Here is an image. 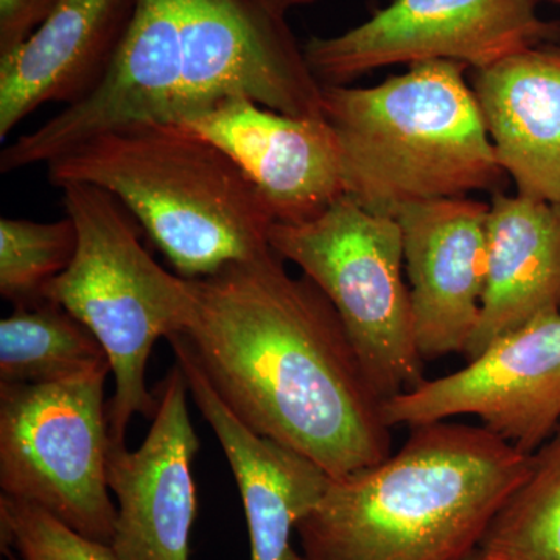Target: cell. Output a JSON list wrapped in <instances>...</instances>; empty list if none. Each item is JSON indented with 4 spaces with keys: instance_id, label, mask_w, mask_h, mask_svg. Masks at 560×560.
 Segmentation results:
<instances>
[{
    "instance_id": "cell-1",
    "label": "cell",
    "mask_w": 560,
    "mask_h": 560,
    "mask_svg": "<svg viewBox=\"0 0 560 560\" xmlns=\"http://www.w3.org/2000/svg\"><path fill=\"white\" fill-rule=\"evenodd\" d=\"M190 280L197 313L184 338L246 427L331 478L388 458L382 397L334 305L307 276L293 278L268 249Z\"/></svg>"
},
{
    "instance_id": "cell-2",
    "label": "cell",
    "mask_w": 560,
    "mask_h": 560,
    "mask_svg": "<svg viewBox=\"0 0 560 560\" xmlns=\"http://www.w3.org/2000/svg\"><path fill=\"white\" fill-rule=\"evenodd\" d=\"M320 0H136L108 77L0 154V172L51 160L98 132L179 121L226 98L324 117L323 86L291 31V11Z\"/></svg>"
},
{
    "instance_id": "cell-3",
    "label": "cell",
    "mask_w": 560,
    "mask_h": 560,
    "mask_svg": "<svg viewBox=\"0 0 560 560\" xmlns=\"http://www.w3.org/2000/svg\"><path fill=\"white\" fill-rule=\"evenodd\" d=\"M530 456L485 427L411 429L388 458L331 478L298 525L302 560H469Z\"/></svg>"
},
{
    "instance_id": "cell-4",
    "label": "cell",
    "mask_w": 560,
    "mask_h": 560,
    "mask_svg": "<svg viewBox=\"0 0 560 560\" xmlns=\"http://www.w3.org/2000/svg\"><path fill=\"white\" fill-rule=\"evenodd\" d=\"M55 187L117 198L184 279H205L271 249L270 209L219 147L175 121L98 132L47 164Z\"/></svg>"
},
{
    "instance_id": "cell-5",
    "label": "cell",
    "mask_w": 560,
    "mask_h": 560,
    "mask_svg": "<svg viewBox=\"0 0 560 560\" xmlns=\"http://www.w3.org/2000/svg\"><path fill=\"white\" fill-rule=\"evenodd\" d=\"M467 66L427 61L372 88L323 86L345 191L394 217L412 202L493 189L501 171Z\"/></svg>"
},
{
    "instance_id": "cell-6",
    "label": "cell",
    "mask_w": 560,
    "mask_h": 560,
    "mask_svg": "<svg viewBox=\"0 0 560 560\" xmlns=\"http://www.w3.org/2000/svg\"><path fill=\"white\" fill-rule=\"evenodd\" d=\"M61 190L79 243L44 298L86 324L108 353L114 375L109 440L125 444L135 416L156 415L158 396L147 386L151 350L160 338L189 330L197 296L190 279L164 270L143 248L131 213L117 198L90 184Z\"/></svg>"
},
{
    "instance_id": "cell-7",
    "label": "cell",
    "mask_w": 560,
    "mask_h": 560,
    "mask_svg": "<svg viewBox=\"0 0 560 560\" xmlns=\"http://www.w3.org/2000/svg\"><path fill=\"white\" fill-rule=\"evenodd\" d=\"M268 242L331 302L383 404L425 381L396 217L342 195L316 219L272 223Z\"/></svg>"
},
{
    "instance_id": "cell-8",
    "label": "cell",
    "mask_w": 560,
    "mask_h": 560,
    "mask_svg": "<svg viewBox=\"0 0 560 560\" xmlns=\"http://www.w3.org/2000/svg\"><path fill=\"white\" fill-rule=\"evenodd\" d=\"M108 375L49 385L0 383L2 495L106 545L117 515L106 478Z\"/></svg>"
},
{
    "instance_id": "cell-9",
    "label": "cell",
    "mask_w": 560,
    "mask_h": 560,
    "mask_svg": "<svg viewBox=\"0 0 560 560\" xmlns=\"http://www.w3.org/2000/svg\"><path fill=\"white\" fill-rule=\"evenodd\" d=\"M539 0H393L335 36H312L305 60L320 86H346L375 69L427 61L482 69L560 40V25L541 20Z\"/></svg>"
},
{
    "instance_id": "cell-10",
    "label": "cell",
    "mask_w": 560,
    "mask_h": 560,
    "mask_svg": "<svg viewBox=\"0 0 560 560\" xmlns=\"http://www.w3.org/2000/svg\"><path fill=\"white\" fill-rule=\"evenodd\" d=\"M474 416L481 427L533 455L560 427V313L537 316L495 338L463 370L425 378L383 404L394 427Z\"/></svg>"
},
{
    "instance_id": "cell-11",
    "label": "cell",
    "mask_w": 560,
    "mask_h": 560,
    "mask_svg": "<svg viewBox=\"0 0 560 560\" xmlns=\"http://www.w3.org/2000/svg\"><path fill=\"white\" fill-rule=\"evenodd\" d=\"M189 394L175 363L160 385L145 441L131 452L109 442L106 478L117 508L109 548L117 560H190L198 506L194 459L200 441Z\"/></svg>"
},
{
    "instance_id": "cell-12",
    "label": "cell",
    "mask_w": 560,
    "mask_h": 560,
    "mask_svg": "<svg viewBox=\"0 0 560 560\" xmlns=\"http://www.w3.org/2000/svg\"><path fill=\"white\" fill-rule=\"evenodd\" d=\"M228 154L275 223L316 219L346 195L340 143L326 117H296L226 98L179 121Z\"/></svg>"
},
{
    "instance_id": "cell-13",
    "label": "cell",
    "mask_w": 560,
    "mask_h": 560,
    "mask_svg": "<svg viewBox=\"0 0 560 560\" xmlns=\"http://www.w3.org/2000/svg\"><path fill=\"white\" fill-rule=\"evenodd\" d=\"M489 205L467 197L397 210L416 342L423 360L466 352L488 280Z\"/></svg>"
},
{
    "instance_id": "cell-14",
    "label": "cell",
    "mask_w": 560,
    "mask_h": 560,
    "mask_svg": "<svg viewBox=\"0 0 560 560\" xmlns=\"http://www.w3.org/2000/svg\"><path fill=\"white\" fill-rule=\"evenodd\" d=\"M167 340L234 474L248 526L250 560H302L291 540L326 492L330 475L301 453L246 427L213 389L184 335Z\"/></svg>"
},
{
    "instance_id": "cell-15",
    "label": "cell",
    "mask_w": 560,
    "mask_h": 560,
    "mask_svg": "<svg viewBox=\"0 0 560 560\" xmlns=\"http://www.w3.org/2000/svg\"><path fill=\"white\" fill-rule=\"evenodd\" d=\"M136 0H61L24 43L0 55V140L47 103L77 105L108 77Z\"/></svg>"
},
{
    "instance_id": "cell-16",
    "label": "cell",
    "mask_w": 560,
    "mask_h": 560,
    "mask_svg": "<svg viewBox=\"0 0 560 560\" xmlns=\"http://www.w3.org/2000/svg\"><path fill=\"white\" fill-rule=\"evenodd\" d=\"M471 90L518 194L560 202V46L541 44L475 69Z\"/></svg>"
},
{
    "instance_id": "cell-17",
    "label": "cell",
    "mask_w": 560,
    "mask_h": 560,
    "mask_svg": "<svg viewBox=\"0 0 560 560\" xmlns=\"http://www.w3.org/2000/svg\"><path fill=\"white\" fill-rule=\"evenodd\" d=\"M488 280L467 360L537 316L560 313V202L495 195L488 215Z\"/></svg>"
},
{
    "instance_id": "cell-18",
    "label": "cell",
    "mask_w": 560,
    "mask_h": 560,
    "mask_svg": "<svg viewBox=\"0 0 560 560\" xmlns=\"http://www.w3.org/2000/svg\"><path fill=\"white\" fill-rule=\"evenodd\" d=\"M101 372L113 374L102 342L57 302L43 298L0 320V383L49 385Z\"/></svg>"
},
{
    "instance_id": "cell-19",
    "label": "cell",
    "mask_w": 560,
    "mask_h": 560,
    "mask_svg": "<svg viewBox=\"0 0 560 560\" xmlns=\"http://www.w3.org/2000/svg\"><path fill=\"white\" fill-rule=\"evenodd\" d=\"M485 560H560V427L530 456L525 481L490 523Z\"/></svg>"
},
{
    "instance_id": "cell-20",
    "label": "cell",
    "mask_w": 560,
    "mask_h": 560,
    "mask_svg": "<svg viewBox=\"0 0 560 560\" xmlns=\"http://www.w3.org/2000/svg\"><path fill=\"white\" fill-rule=\"evenodd\" d=\"M77 228L68 215L54 223L0 219V294L14 307L43 300L51 280L75 256Z\"/></svg>"
},
{
    "instance_id": "cell-21",
    "label": "cell",
    "mask_w": 560,
    "mask_h": 560,
    "mask_svg": "<svg viewBox=\"0 0 560 560\" xmlns=\"http://www.w3.org/2000/svg\"><path fill=\"white\" fill-rule=\"evenodd\" d=\"M3 552L14 560H117L109 545L81 536L46 511L0 497Z\"/></svg>"
},
{
    "instance_id": "cell-22",
    "label": "cell",
    "mask_w": 560,
    "mask_h": 560,
    "mask_svg": "<svg viewBox=\"0 0 560 560\" xmlns=\"http://www.w3.org/2000/svg\"><path fill=\"white\" fill-rule=\"evenodd\" d=\"M61 0H0V55L24 43Z\"/></svg>"
},
{
    "instance_id": "cell-23",
    "label": "cell",
    "mask_w": 560,
    "mask_h": 560,
    "mask_svg": "<svg viewBox=\"0 0 560 560\" xmlns=\"http://www.w3.org/2000/svg\"><path fill=\"white\" fill-rule=\"evenodd\" d=\"M539 2L552 3V5L560 7V0H539Z\"/></svg>"
},
{
    "instance_id": "cell-24",
    "label": "cell",
    "mask_w": 560,
    "mask_h": 560,
    "mask_svg": "<svg viewBox=\"0 0 560 560\" xmlns=\"http://www.w3.org/2000/svg\"><path fill=\"white\" fill-rule=\"evenodd\" d=\"M469 560H485V558H482V556L480 555V552H477V555L474 556V558L469 559Z\"/></svg>"
},
{
    "instance_id": "cell-25",
    "label": "cell",
    "mask_w": 560,
    "mask_h": 560,
    "mask_svg": "<svg viewBox=\"0 0 560 560\" xmlns=\"http://www.w3.org/2000/svg\"><path fill=\"white\" fill-rule=\"evenodd\" d=\"M9 559H10V560H14L13 558H11V556H9Z\"/></svg>"
}]
</instances>
